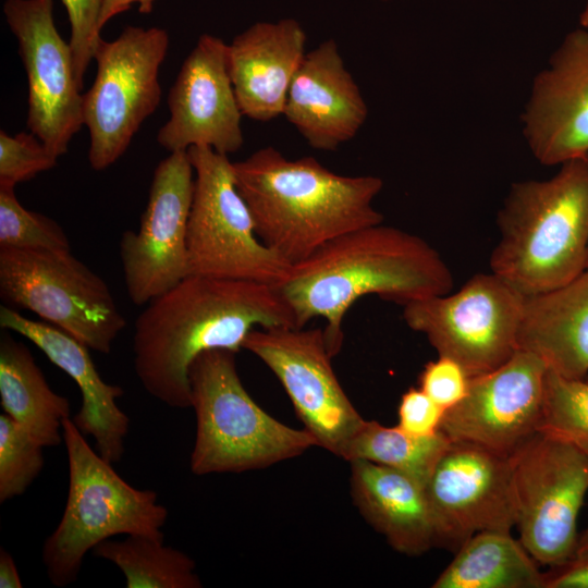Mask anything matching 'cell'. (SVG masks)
<instances>
[{"label": "cell", "instance_id": "10", "mask_svg": "<svg viewBox=\"0 0 588 588\" xmlns=\"http://www.w3.org/2000/svg\"><path fill=\"white\" fill-rule=\"evenodd\" d=\"M525 295L490 271L456 292L409 302L405 323L424 334L438 356L463 366L469 377L491 371L518 350Z\"/></svg>", "mask_w": 588, "mask_h": 588}, {"label": "cell", "instance_id": "35", "mask_svg": "<svg viewBox=\"0 0 588 588\" xmlns=\"http://www.w3.org/2000/svg\"><path fill=\"white\" fill-rule=\"evenodd\" d=\"M544 588H588V554L551 567L546 574Z\"/></svg>", "mask_w": 588, "mask_h": 588}, {"label": "cell", "instance_id": "4", "mask_svg": "<svg viewBox=\"0 0 588 588\" xmlns=\"http://www.w3.org/2000/svg\"><path fill=\"white\" fill-rule=\"evenodd\" d=\"M491 272L525 296L559 287L588 268V156L546 180L512 184L497 217Z\"/></svg>", "mask_w": 588, "mask_h": 588}, {"label": "cell", "instance_id": "38", "mask_svg": "<svg viewBox=\"0 0 588 588\" xmlns=\"http://www.w3.org/2000/svg\"><path fill=\"white\" fill-rule=\"evenodd\" d=\"M587 554H588V526L578 536L575 556H583V555H587Z\"/></svg>", "mask_w": 588, "mask_h": 588}, {"label": "cell", "instance_id": "18", "mask_svg": "<svg viewBox=\"0 0 588 588\" xmlns=\"http://www.w3.org/2000/svg\"><path fill=\"white\" fill-rule=\"evenodd\" d=\"M524 135L544 166L588 156V28L568 33L534 79Z\"/></svg>", "mask_w": 588, "mask_h": 588}, {"label": "cell", "instance_id": "17", "mask_svg": "<svg viewBox=\"0 0 588 588\" xmlns=\"http://www.w3.org/2000/svg\"><path fill=\"white\" fill-rule=\"evenodd\" d=\"M169 120L157 140L170 152L209 146L229 155L244 144L243 113L229 71L228 44L201 35L168 95Z\"/></svg>", "mask_w": 588, "mask_h": 588}, {"label": "cell", "instance_id": "42", "mask_svg": "<svg viewBox=\"0 0 588 588\" xmlns=\"http://www.w3.org/2000/svg\"><path fill=\"white\" fill-rule=\"evenodd\" d=\"M586 379H588V377Z\"/></svg>", "mask_w": 588, "mask_h": 588}, {"label": "cell", "instance_id": "36", "mask_svg": "<svg viewBox=\"0 0 588 588\" xmlns=\"http://www.w3.org/2000/svg\"><path fill=\"white\" fill-rule=\"evenodd\" d=\"M23 584L13 556L0 550V588H22Z\"/></svg>", "mask_w": 588, "mask_h": 588}, {"label": "cell", "instance_id": "37", "mask_svg": "<svg viewBox=\"0 0 588 588\" xmlns=\"http://www.w3.org/2000/svg\"><path fill=\"white\" fill-rule=\"evenodd\" d=\"M139 0H101L98 28L101 32L102 27L115 15H119L127 10L134 2Z\"/></svg>", "mask_w": 588, "mask_h": 588}, {"label": "cell", "instance_id": "12", "mask_svg": "<svg viewBox=\"0 0 588 588\" xmlns=\"http://www.w3.org/2000/svg\"><path fill=\"white\" fill-rule=\"evenodd\" d=\"M243 348L279 379L317 445L342 457L366 420L333 371L323 329L256 328L247 334Z\"/></svg>", "mask_w": 588, "mask_h": 588}, {"label": "cell", "instance_id": "20", "mask_svg": "<svg viewBox=\"0 0 588 588\" xmlns=\"http://www.w3.org/2000/svg\"><path fill=\"white\" fill-rule=\"evenodd\" d=\"M0 327L28 339L75 381L81 391L82 405L72 418L73 422L84 436L94 438L100 456L111 464L120 462L130 418L115 400L124 391L100 377L89 348L63 330L44 320L26 318L7 305L0 307Z\"/></svg>", "mask_w": 588, "mask_h": 588}, {"label": "cell", "instance_id": "7", "mask_svg": "<svg viewBox=\"0 0 588 588\" xmlns=\"http://www.w3.org/2000/svg\"><path fill=\"white\" fill-rule=\"evenodd\" d=\"M186 151L195 172L186 238L191 274L279 286L292 265L256 235L250 210L235 184L233 162L209 146Z\"/></svg>", "mask_w": 588, "mask_h": 588}, {"label": "cell", "instance_id": "9", "mask_svg": "<svg viewBox=\"0 0 588 588\" xmlns=\"http://www.w3.org/2000/svg\"><path fill=\"white\" fill-rule=\"evenodd\" d=\"M159 27L127 26L111 41L101 38L94 59L97 74L83 94V122L89 132L88 161L95 171L113 164L128 148L161 99L159 69L169 48Z\"/></svg>", "mask_w": 588, "mask_h": 588}, {"label": "cell", "instance_id": "41", "mask_svg": "<svg viewBox=\"0 0 588 588\" xmlns=\"http://www.w3.org/2000/svg\"><path fill=\"white\" fill-rule=\"evenodd\" d=\"M383 1H388V0H383Z\"/></svg>", "mask_w": 588, "mask_h": 588}, {"label": "cell", "instance_id": "34", "mask_svg": "<svg viewBox=\"0 0 588 588\" xmlns=\"http://www.w3.org/2000/svg\"><path fill=\"white\" fill-rule=\"evenodd\" d=\"M445 409L420 388L408 389L399 405V427L416 436H431L440 430Z\"/></svg>", "mask_w": 588, "mask_h": 588}, {"label": "cell", "instance_id": "16", "mask_svg": "<svg viewBox=\"0 0 588 588\" xmlns=\"http://www.w3.org/2000/svg\"><path fill=\"white\" fill-rule=\"evenodd\" d=\"M425 489L437 547L457 550L478 532L516 526L511 456L451 441Z\"/></svg>", "mask_w": 588, "mask_h": 588}, {"label": "cell", "instance_id": "31", "mask_svg": "<svg viewBox=\"0 0 588 588\" xmlns=\"http://www.w3.org/2000/svg\"><path fill=\"white\" fill-rule=\"evenodd\" d=\"M58 158L34 134L21 132L13 136L0 131V186L15 187L38 173L52 169Z\"/></svg>", "mask_w": 588, "mask_h": 588}, {"label": "cell", "instance_id": "3", "mask_svg": "<svg viewBox=\"0 0 588 588\" xmlns=\"http://www.w3.org/2000/svg\"><path fill=\"white\" fill-rule=\"evenodd\" d=\"M233 169L256 235L292 266L345 233L383 222L373 207L383 187L378 176L341 175L314 157L291 160L270 146Z\"/></svg>", "mask_w": 588, "mask_h": 588}, {"label": "cell", "instance_id": "23", "mask_svg": "<svg viewBox=\"0 0 588 588\" xmlns=\"http://www.w3.org/2000/svg\"><path fill=\"white\" fill-rule=\"evenodd\" d=\"M352 497L362 515L396 551L420 555L437 547L425 486L393 468L351 461Z\"/></svg>", "mask_w": 588, "mask_h": 588}, {"label": "cell", "instance_id": "14", "mask_svg": "<svg viewBox=\"0 0 588 588\" xmlns=\"http://www.w3.org/2000/svg\"><path fill=\"white\" fill-rule=\"evenodd\" d=\"M3 12L27 75V127L60 157L84 124L83 93L70 42L54 25L53 0H5Z\"/></svg>", "mask_w": 588, "mask_h": 588}, {"label": "cell", "instance_id": "40", "mask_svg": "<svg viewBox=\"0 0 588 588\" xmlns=\"http://www.w3.org/2000/svg\"><path fill=\"white\" fill-rule=\"evenodd\" d=\"M579 23L581 27L588 28V0H586L585 8L580 13Z\"/></svg>", "mask_w": 588, "mask_h": 588}, {"label": "cell", "instance_id": "21", "mask_svg": "<svg viewBox=\"0 0 588 588\" xmlns=\"http://www.w3.org/2000/svg\"><path fill=\"white\" fill-rule=\"evenodd\" d=\"M305 45V30L294 19L257 22L228 45L229 71L243 115L261 122L283 115Z\"/></svg>", "mask_w": 588, "mask_h": 588}, {"label": "cell", "instance_id": "26", "mask_svg": "<svg viewBox=\"0 0 588 588\" xmlns=\"http://www.w3.org/2000/svg\"><path fill=\"white\" fill-rule=\"evenodd\" d=\"M164 537L128 535L121 541L105 540L94 555L118 566L127 588H199L195 562L184 552L166 546Z\"/></svg>", "mask_w": 588, "mask_h": 588}, {"label": "cell", "instance_id": "15", "mask_svg": "<svg viewBox=\"0 0 588 588\" xmlns=\"http://www.w3.org/2000/svg\"><path fill=\"white\" fill-rule=\"evenodd\" d=\"M548 368L517 350L498 368L473 376L465 397L445 411L440 431L511 456L539 430Z\"/></svg>", "mask_w": 588, "mask_h": 588}, {"label": "cell", "instance_id": "13", "mask_svg": "<svg viewBox=\"0 0 588 588\" xmlns=\"http://www.w3.org/2000/svg\"><path fill=\"white\" fill-rule=\"evenodd\" d=\"M193 195L194 168L187 151L170 152L155 169L138 231H125L120 241L133 304H148L191 274L186 238Z\"/></svg>", "mask_w": 588, "mask_h": 588}, {"label": "cell", "instance_id": "2", "mask_svg": "<svg viewBox=\"0 0 588 588\" xmlns=\"http://www.w3.org/2000/svg\"><path fill=\"white\" fill-rule=\"evenodd\" d=\"M453 274L420 236L383 222L345 233L293 265L278 287L298 328L320 317L333 357L343 343L342 323L366 295L405 304L452 291Z\"/></svg>", "mask_w": 588, "mask_h": 588}, {"label": "cell", "instance_id": "1", "mask_svg": "<svg viewBox=\"0 0 588 588\" xmlns=\"http://www.w3.org/2000/svg\"><path fill=\"white\" fill-rule=\"evenodd\" d=\"M297 327L278 286L188 274L151 299L134 324L135 373L148 394L174 408L192 404L188 371L210 350L238 353L256 328Z\"/></svg>", "mask_w": 588, "mask_h": 588}, {"label": "cell", "instance_id": "22", "mask_svg": "<svg viewBox=\"0 0 588 588\" xmlns=\"http://www.w3.org/2000/svg\"><path fill=\"white\" fill-rule=\"evenodd\" d=\"M517 343L549 371L588 377V269L559 287L525 296Z\"/></svg>", "mask_w": 588, "mask_h": 588}, {"label": "cell", "instance_id": "24", "mask_svg": "<svg viewBox=\"0 0 588 588\" xmlns=\"http://www.w3.org/2000/svg\"><path fill=\"white\" fill-rule=\"evenodd\" d=\"M2 330L1 407L44 448L58 446L63 441V422L71 417L70 402L50 388L29 348Z\"/></svg>", "mask_w": 588, "mask_h": 588}, {"label": "cell", "instance_id": "28", "mask_svg": "<svg viewBox=\"0 0 588 588\" xmlns=\"http://www.w3.org/2000/svg\"><path fill=\"white\" fill-rule=\"evenodd\" d=\"M564 440L588 457V379L548 370L540 430Z\"/></svg>", "mask_w": 588, "mask_h": 588}, {"label": "cell", "instance_id": "29", "mask_svg": "<svg viewBox=\"0 0 588 588\" xmlns=\"http://www.w3.org/2000/svg\"><path fill=\"white\" fill-rule=\"evenodd\" d=\"M0 248L70 252V241L52 219L22 206L14 187L0 186Z\"/></svg>", "mask_w": 588, "mask_h": 588}, {"label": "cell", "instance_id": "30", "mask_svg": "<svg viewBox=\"0 0 588 588\" xmlns=\"http://www.w3.org/2000/svg\"><path fill=\"white\" fill-rule=\"evenodd\" d=\"M44 446L7 414L0 415V502L23 494L44 467Z\"/></svg>", "mask_w": 588, "mask_h": 588}, {"label": "cell", "instance_id": "39", "mask_svg": "<svg viewBox=\"0 0 588 588\" xmlns=\"http://www.w3.org/2000/svg\"><path fill=\"white\" fill-rule=\"evenodd\" d=\"M156 0H139L138 1V11L143 14H148L154 8V2Z\"/></svg>", "mask_w": 588, "mask_h": 588}, {"label": "cell", "instance_id": "5", "mask_svg": "<svg viewBox=\"0 0 588 588\" xmlns=\"http://www.w3.org/2000/svg\"><path fill=\"white\" fill-rule=\"evenodd\" d=\"M229 350H210L191 364L196 417L191 470L201 476L265 468L303 454L317 441L309 431L283 425L248 394Z\"/></svg>", "mask_w": 588, "mask_h": 588}, {"label": "cell", "instance_id": "8", "mask_svg": "<svg viewBox=\"0 0 588 588\" xmlns=\"http://www.w3.org/2000/svg\"><path fill=\"white\" fill-rule=\"evenodd\" d=\"M0 296L102 354L126 324L106 281L71 250L0 248Z\"/></svg>", "mask_w": 588, "mask_h": 588}, {"label": "cell", "instance_id": "19", "mask_svg": "<svg viewBox=\"0 0 588 588\" xmlns=\"http://www.w3.org/2000/svg\"><path fill=\"white\" fill-rule=\"evenodd\" d=\"M283 115L311 148L326 151L354 138L364 125L367 105L333 39L306 52Z\"/></svg>", "mask_w": 588, "mask_h": 588}, {"label": "cell", "instance_id": "43", "mask_svg": "<svg viewBox=\"0 0 588 588\" xmlns=\"http://www.w3.org/2000/svg\"><path fill=\"white\" fill-rule=\"evenodd\" d=\"M588 269V268H587Z\"/></svg>", "mask_w": 588, "mask_h": 588}, {"label": "cell", "instance_id": "32", "mask_svg": "<svg viewBox=\"0 0 588 588\" xmlns=\"http://www.w3.org/2000/svg\"><path fill=\"white\" fill-rule=\"evenodd\" d=\"M66 9L71 25L70 46L73 54L75 76L83 89L85 72L94 59L101 40L98 20L101 0H61Z\"/></svg>", "mask_w": 588, "mask_h": 588}, {"label": "cell", "instance_id": "11", "mask_svg": "<svg viewBox=\"0 0 588 588\" xmlns=\"http://www.w3.org/2000/svg\"><path fill=\"white\" fill-rule=\"evenodd\" d=\"M519 541L540 564L575 556L577 522L588 492V457L571 443L538 431L511 455Z\"/></svg>", "mask_w": 588, "mask_h": 588}, {"label": "cell", "instance_id": "27", "mask_svg": "<svg viewBox=\"0 0 588 588\" xmlns=\"http://www.w3.org/2000/svg\"><path fill=\"white\" fill-rule=\"evenodd\" d=\"M451 440L440 430L431 436L412 434L399 426L366 420L348 443L342 458L365 460L404 473L426 487Z\"/></svg>", "mask_w": 588, "mask_h": 588}, {"label": "cell", "instance_id": "33", "mask_svg": "<svg viewBox=\"0 0 588 588\" xmlns=\"http://www.w3.org/2000/svg\"><path fill=\"white\" fill-rule=\"evenodd\" d=\"M469 379L456 360L438 356L425 365L419 376V388L446 411L465 397Z\"/></svg>", "mask_w": 588, "mask_h": 588}, {"label": "cell", "instance_id": "25", "mask_svg": "<svg viewBox=\"0 0 588 588\" xmlns=\"http://www.w3.org/2000/svg\"><path fill=\"white\" fill-rule=\"evenodd\" d=\"M546 574L511 531H481L467 539L433 588H544Z\"/></svg>", "mask_w": 588, "mask_h": 588}, {"label": "cell", "instance_id": "6", "mask_svg": "<svg viewBox=\"0 0 588 588\" xmlns=\"http://www.w3.org/2000/svg\"><path fill=\"white\" fill-rule=\"evenodd\" d=\"M69 463V492L62 517L42 547V562L50 583H74L85 555L117 535L164 537L168 510L149 489L126 482L95 452L72 418L63 422Z\"/></svg>", "mask_w": 588, "mask_h": 588}]
</instances>
